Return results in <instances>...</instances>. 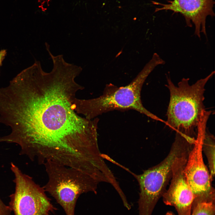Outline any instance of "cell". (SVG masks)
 Listing matches in <instances>:
<instances>
[{
	"mask_svg": "<svg viewBox=\"0 0 215 215\" xmlns=\"http://www.w3.org/2000/svg\"><path fill=\"white\" fill-rule=\"evenodd\" d=\"M53 62L47 73L35 62L3 89L0 123L11 131L2 140L18 145L21 154L39 164L51 161L72 167L97 147L99 119L82 117L73 108L77 92L84 88L75 80L80 68L62 59Z\"/></svg>",
	"mask_w": 215,
	"mask_h": 215,
	"instance_id": "obj_1",
	"label": "cell"
},
{
	"mask_svg": "<svg viewBox=\"0 0 215 215\" xmlns=\"http://www.w3.org/2000/svg\"><path fill=\"white\" fill-rule=\"evenodd\" d=\"M214 73L212 71L191 85L189 79L184 78L176 86L166 76L170 98L165 122L176 133L195 139L198 132L206 128L211 112L205 110L203 103L205 86Z\"/></svg>",
	"mask_w": 215,
	"mask_h": 215,
	"instance_id": "obj_2",
	"label": "cell"
},
{
	"mask_svg": "<svg viewBox=\"0 0 215 215\" xmlns=\"http://www.w3.org/2000/svg\"><path fill=\"white\" fill-rule=\"evenodd\" d=\"M151 72L147 69L128 85L113 90H107L100 96L89 99L75 97L73 105L74 110L92 119L103 113L116 110L133 109L157 121L163 122L146 109L141 99L143 84Z\"/></svg>",
	"mask_w": 215,
	"mask_h": 215,
	"instance_id": "obj_3",
	"label": "cell"
},
{
	"mask_svg": "<svg viewBox=\"0 0 215 215\" xmlns=\"http://www.w3.org/2000/svg\"><path fill=\"white\" fill-rule=\"evenodd\" d=\"M48 180L43 187L63 208L66 215H75L77 200L82 194L96 193L99 184L88 175L51 161L44 164Z\"/></svg>",
	"mask_w": 215,
	"mask_h": 215,
	"instance_id": "obj_4",
	"label": "cell"
},
{
	"mask_svg": "<svg viewBox=\"0 0 215 215\" xmlns=\"http://www.w3.org/2000/svg\"><path fill=\"white\" fill-rule=\"evenodd\" d=\"M191 143L183 137L176 135L170 152L157 165L141 174L131 172L137 180L140 192L138 201L139 215H151L160 198L165 191L171 179L173 165L179 157L189 151Z\"/></svg>",
	"mask_w": 215,
	"mask_h": 215,
	"instance_id": "obj_5",
	"label": "cell"
},
{
	"mask_svg": "<svg viewBox=\"0 0 215 215\" xmlns=\"http://www.w3.org/2000/svg\"><path fill=\"white\" fill-rule=\"evenodd\" d=\"M10 165L15 176V190L9 196L8 206L15 215H50L57 209L46 194L43 187L23 173L13 163Z\"/></svg>",
	"mask_w": 215,
	"mask_h": 215,
	"instance_id": "obj_6",
	"label": "cell"
},
{
	"mask_svg": "<svg viewBox=\"0 0 215 215\" xmlns=\"http://www.w3.org/2000/svg\"><path fill=\"white\" fill-rule=\"evenodd\" d=\"M206 132L199 133L190 150L184 172L187 183L195 196L194 203L215 201L214 189L209 171L202 156V145Z\"/></svg>",
	"mask_w": 215,
	"mask_h": 215,
	"instance_id": "obj_7",
	"label": "cell"
},
{
	"mask_svg": "<svg viewBox=\"0 0 215 215\" xmlns=\"http://www.w3.org/2000/svg\"><path fill=\"white\" fill-rule=\"evenodd\" d=\"M154 4L160 6L156 8L155 12L161 10H170L173 13H179L185 19L186 25L195 26L194 34L199 39L201 33L206 37V20L208 16L213 17L214 0H171L167 3L151 1Z\"/></svg>",
	"mask_w": 215,
	"mask_h": 215,
	"instance_id": "obj_8",
	"label": "cell"
},
{
	"mask_svg": "<svg viewBox=\"0 0 215 215\" xmlns=\"http://www.w3.org/2000/svg\"><path fill=\"white\" fill-rule=\"evenodd\" d=\"M162 196L164 202L174 206L178 215H191L195 197L182 171H173L169 187Z\"/></svg>",
	"mask_w": 215,
	"mask_h": 215,
	"instance_id": "obj_9",
	"label": "cell"
},
{
	"mask_svg": "<svg viewBox=\"0 0 215 215\" xmlns=\"http://www.w3.org/2000/svg\"><path fill=\"white\" fill-rule=\"evenodd\" d=\"M202 151L207 158L209 172L212 180L215 175V139L212 135L207 131L203 139Z\"/></svg>",
	"mask_w": 215,
	"mask_h": 215,
	"instance_id": "obj_10",
	"label": "cell"
},
{
	"mask_svg": "<svg viewBox=\"0 0 215 215\" xmlns=\"http://www.w3.org/2000/svg\"><path fill=\"white\" fill-rule=\"evenodd\" d=\"M191 215H214L215 202H201L192 208Z\"/></svg>",
	"mask_w": 215,
	"mask_h": 215,
	"instance_id": "obj_11",
	"label": "cell"
},
{
	"mask_svg": "<svg viewBox=\"0 0 215 215\" xmlns=\"http://www.w3.org/2000/svg\"><path fill=\"white\" fill-rule=\"evenodd\" d=\"M11 212L9 206L6 205L0 198V215H11Z\"/></svg>",
	"mask_w": 215,
	"mask_h": 215,
	"instance_id": "obj_12",
	"label": "cell"
},
{
	"mask_svg": "<svg viewBox=\"0 0 215 215\" xmlns=\"http://www.w3.org/2000/svg\"><path fill=\"white\" fill-rule=\"evenodd\" d=\"M7 50L5 49L0 50V68L2 64V62L6 55Z\"/></svg>",
	"mask_w": 215,
	"mask_h": 215,
	"instance_id": "obj_13",
	"label": "cell"
},
{
	"mask_svg": "<svg viewBox=\"0 0 215 215\" xmlns=\"http://www.w3.org/2000/svg\"><path fill=\"white\" fill-rule=\"evenodd\" d=\"M165 215H175L171 211L167 212Z\"/></svg>",
	"mask_w": 215,
	"mask_h": 215,
	"instance_id": "obj_14",
	"label": "cell"
}]
</instances>
